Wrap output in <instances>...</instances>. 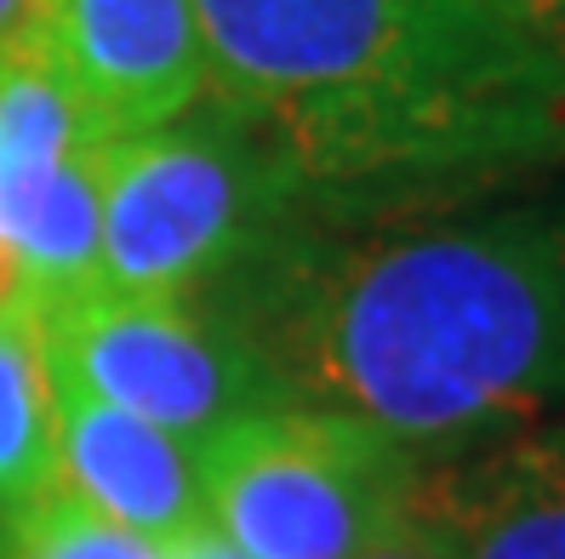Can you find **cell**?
<instances>
[{
    "label": "cell",
    "instance_id": "obj_11",
    "mask_svg": "<svg viewBox=\"0 0 565 559\" xmlns=\"http://www.w3.org/2000/svg\"><path fill=\"white\" fill-rule=\"evenodd\" d=\"M0 559H172V548L143 531H126L109 514L52 485L41 503L0 519Z\"/></svg>",
    "mask_w": 565,
    "mask_h": 559
},
{
    "label": "cell",
    "instance_id": "obj_6",
    "mask_svg": "<svg viewBox=\"0 0 565 559\" xmlns=\"http://www.w3.org/2000/svg\"><path fill=\"white\" fill-rule=\"evenodd\" d=\"M104 154L109 138L97 120L23 41L0 63V246L29 303H63L97 286Z\"/></svg>",
    "mask_w": 565,
    "mask_h": 559
},
{
    "label": "cell",
    "instance_id": "obj_5",
    "mask_svg": "<svg viewBox=\"0 0 565 559\" xmlns=\"http://www.w3.org/2000/svg\"><path fill=\"white\" fill-rule=\"evenodd\" d=\"M35 314L57 377L194 445L297 400L257 337L206 298L92 286L63 303H35Z\"/></svg>",
    "mask_w": 565,
    "mask_h": 559
},
{
    "label": "cell",
    "instance_id": "obj_14",
    "mask_svg": "<svg viewBox=\"0 0 565 559\" xmlns=\"http://www.w3.org/2000/svg\"><path fill=\"white\" fill-rule=\"evenodd\" d=\"M29 23H35V0H0V63L23 46Z\"/></svg>",
    "mask_w": 565,
    "mask_h": 559
},
{
    "label": "cell",
    "instance_id": "obj_16",
    "mask_svg": "<svg viewBox=\"0 0 565 559\" xmlns=\"http://www.w3.org/2000/svg\"><path fill=\"white\" fill-rule=\"evenodd\" d=\"M12 298H23V280H18V262H12V251L0 246V303H12Z\"/></svg>",
    "mask_w": 565,
    "mask_h": 559
},
{
    "label": "cell",
    "instance_id": "obj_2",
    "mask_svg": "<svg viewBox=\"0 0 565 559\" xmlns=\"http://www.w3.org/2000/svg\"><path fill=\"white\" fill-rule=\"evenodd\" d=\"M206 97L241 109L320 228L565 166V57L475 0H194Z\"/></svg>",
    "mask_w": 565,
    "mask_h": 559
},
{
    "label": "cell",
    "instance_id": "obj_3",
    "mask_svg": "<svg viewBox=\"0 0 565 559\" xmlns=\"http://www.w3.org/2000/svg\"><path fill=\"white\" fill-rule=\"evenodd\" d=\"M309 228L320 217L286 154L241 109L201 97L189 115L109 143L97 286L217 298Z\"/></svg>",
    "mask_w": 565,
    "mask_h": 559
},
{
    "label": "cell",
    "instance_id": "obj_12",
    "mask_svg": "<svg viewBox=\"0 0 565 559\" xmlns=\"http://www.w3.org/2000/svg\"><path fill=\"white\" fill-rule=\"evenodd\" d=\"M354 559H457V542H451V531H446V519L435 514V503L417 491L412 508L394 519L372 548H360Z\"/></svg>",
    "mask_w": 565,
    "mask_h": 559
},
{
    "label": "cell",
    "instance_id": "obj_15",
    "mask_svg": "<svg viewBox=\"0 0 565 559\" xmlns=\"http://www.w3.org/2000/svg\"><path fill=\"white\" fill-rule=\"evenodd\" d=\"M172 559H246V553H235L217 531H201V537H189V542H178L172 548Z\"/></svg>",
    "mask_w": 565,
    "mask_h": 559
},
{
    "label": "cell",
    "instance_id": "obj_8",
    "mask_svg": "<svg viewBox=\"0 0 565 559\" xmlns=\"http://www.w3.org/2000/svg\"><path fill=\"white\" fill-rule=\"evenodd\" d=\"M52 388H57V485L70 497L166 548L212 531L201 445L97 400L57 372Z\"/></svg>",
    "mask_w": 565,
    "mask_h": 559
},
{
    "label": "cell",
    "instance_id": "obj_10",
    "mask_svg": "<svg viewBox=\"0 0 565 559\" xmlns=\"http://www.w3.org/2000/svg\"><path fill=\"white\" fill-rule=\"evenodd\" d=\"M57 485V388L29 298L0 303V519Z\"/></svg>",
    "mask_w": 565,
    "mask_h": 559
},
{
    "label": "cell",
    "instance_id": "obj_9",
    "mask_svg": "<svg viewBox=\"0 0 565 559\" xmlns=\"http://www.w3.org/2000/svg\"><path fill=\"white\" fill-rule=\"evenodd\" d=\"M423 497L457 559H565V417L435 463Z\"/></svg>",
    "mask_w": 565,
    "mask_h": 559
},
{
    "label": "cell",
    "instance_id": "obj_13",
    "mask_svg": "<svg viewBox=\"0 0 565 559\" xmlns=\"http://www.w3.org/2000/svg\"><path fill=\"white\" fill-rule=\"evenodd\" d=\"M475 7L497 12L503 23L525 29L531 41H543L554 57H565V0H475Z\"/></svg>",
    "mask_w": 565,
    "mask_h": 559
},
{
    "label": "cell",
    "instance_id": "obj_4",
    "mask_svg": "<svg viewBox=\"0 0 565 559\" xmlns=\"http://www.w3.org/2000/svg\"><path fill=\"white\" fill-rule=\"evenodd\" d=\"M428 469L372 422L309 400L201 445L212 531L246 559H354L412 508Z\"/></svg>",
    "mask_w": 565,
    "mask_h": 559
},
{
    "label": "cell",
    "instance_id": "obj_1",
    "mask_svg": "<svg viewBox=\"0 0 565 559\" xmlns=\"http://www.w3.org/2000/svg\"><path fill=\"white\" fill-rule=\"evenodd\" d=\"M206 303L246 325L297 400L451 463L565 417V166L309 228Z\"/></svg>",
    "mask_w": 565,
    "mask_h": 559
},
{
    "label": "cell",
    "instance_id": "obj_7",
    "mask_svg": "<svg viewBox=\"0 0 565 559\" xmlns=\"http://www.w3.org/2000/svg\"><path fill=\"white\" fill-rule=\"evenodd\" d=\"M23 41L52 63L109 143L178 120L206 97L194 0H35Z\"/></svg>",
    "mask_w": 565,
    "mask_h": 559
}]
</instances>
